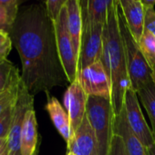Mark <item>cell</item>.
<instances>
[{
    "label": "cell",
    "instance_id": "obj_1",
    "mask_svg": "<svg viewBox=\"0 0 155 155\" xmlns=\"http://www.w3.org/2000/svg\"><path fill=\"white\" fill-rule=\"evenodd\" d=\"M9 37L21 60L22 82L31 95L49 94L53 88L69 84L58 54L55 25L44 3L19 10Z\"/></svg>",
    "mask_w": 155,
    "mask_h": 155
},
{
    "label": "cell",
    "instance_id": "obj_2",
    "mask_svg": "<svg viewBox=\"0 0 155 155\" xmlns=\"http://www.w3.org/2000/svg\"><path fill=\"white\" fill-rule=\"evenodd\" d=\"M118 5V0H113L108 11L107 22L103 28L100 58L111 81V104L115 116L123 108L126 91L132 88L119 25Z\"/></svg>",
    "mask_w": 155,
    "mask_h": 155
},
{
    "label": "cell",
    "instance_id": "obj_3",
    "mask_svg": "<svg viewBox=\"0 0 155 155\" xmlns=\"http://www.w3.org/2000/svg\"><path fill=\"white\" fill-rule=\"evenodd\" d=\"M118 17L131 87L133 91L138 93L141 89L153 83V69L143 57L137 42L132 35L120 5H118Z\"/></svg>",
    "mask_w": 155,
    "mask_h": 155
},
{
    "label": "cell",
    "instance_id": "obj_4",
    "mask_svg": "<svg viewBox=\"0 0 155 155\" xmlns=\"http://www.w3.org/2000/svg\"><path fill=\"white\" fill-rule=\"evenodd\" d=\"M87 116L92 126L98 144V155H109L113 134L114 113L111 101L88 96Z\"/></svg>",
    "mask_w": 155,
    "mask_h": 155
},
{
    "label": "cell",
    "instance_id": "obj_5",
    "mask_svg": "<svg viewBox=\"0 0 155 155\" xmlns=\"http://www.w3.org/2000/svg\"><path fill=\"white\" fill-rule=\"evenodd\" d=\"M54 25L59 58L64 68V71L66 73V75L69 81V84H71L77 79L79 64L69 33L68 10L66 5L61 10L59 17L54 23Z\"/></svg>",
    "mask_w": 155,
    "mask_h": 155
},
{
    "label": "cell",
    "instance_id": "obj_6",
    "mask_svg": "<svg viewBox=\"0 0 155 155\" xmlns=\"http://www.w3.org/2000/svg\"><path fill=\"white\" fill-rule=\"evenodd\" d=\"M34 107V96L29 94L24 83L20 82L17 98L15 104L14 115L6 138L7 155L21 154V133L26 112Z\"/></svg>",
    "mask_w": 155,
    "mask_h": 155
},
{
    "label": "cell",
    "instance_id": "obj_7",
    "mask_svg": "<svg viewBox=\"0 0 155 155\" xmlns=\"http://www.w3.org/2000/svg\"><path fill=\"white\" fill-rule=\"evenodd\" d=\"M82 17L83 31L79 58V71L100 60L102 54L103 28L105 25L90 22L83 13Z\"/></svg>",
    "mask_w": 155,
    "mask_h": 155
},
{
    "label": "cell",
    "instance_id": "obj_8",
    "mask_svg": "<svg viewBox=\"0 0 155 155\" xmlns=\"http://www.w3.org/2000/svg\"><path fill=\"white\" fill-rule=\"evenodd\" d=\"M77 79L88 96L101 97L111 101V81L101 60L79 70Z\"/></svg>",
    "mask_w": 155,
    "mask_h": 155
},
{
    "label": "cell",
    "instance_id": "obj_9",
    "mask_svg": "<svg viewBox=\"0 0 155 155\" xmlns=\"http://www.w3.org/2000/svg\"><path fill=\"white\" fill-rule=\"evenodd\" d=\"M123 107L129 125L133 134L146 148L152 146L155 143L154 135L144 119L140 107L138 94L132 88L128 89L125 93Z\"/></svg>",
    "mask_w": 155,
    "mask_h": 155
},
{
    "label": "cell",
    "instance_id": "obj_10",
    "mask_svg": "<svg viewBox=\"0 0 155 155\" xmlns=\"http://www.w3.org/2000/svg\"><path fill=\"white\" fill-rule=\"evenodd\" d=\"M87 101L88 95L82 89L78 79L69 84L64 94L63 102L69 117L72 135L78 130L86 115Z\"/></svg>",
    "mask_w": 155,
    "mask_h": 155
},
{
    "label": "cell",
    "instance_id": "obj_11",
    "mask_svg": "<svg viewBox=\"0 0 155 155\" xmlns=\"http://www.w3.org/2000/svg\"><path fill=\"white\" fill-rule=\"evenodd\" d=\"M67 147L69 152L75 155H98L97 140L87 114Z\"/></svg>",
    "mask_w": 155,
    "mask_h": 155
},
{
    "label": "cell",
    "instance_id": "obj_12",
    "mask_svg": "<svg viewBox=\"0 0 155 155\" xmlns=\"http://www.w3.org/2000/svg\"><path fill=\"white\" fill-rule=\"evenodd\" d=\"M126 25L137 44L144 31L145 10L141 0H118Z\"/></svg>",
    "mask_w": 155,
    "mask_h": 155
},
{
    "label": "cell",
    "instance_id": "obj_13",
    "mask_svg": "<svg viewBox=\"0 0 155 155\" xmlns=\"http://www.w3.org/2000/svg\"><path fill=\"white\" fill-rule=\"evenodd\" d=\"M113 134L122 137L128 155H147V148L136 137L129 125L124 107L114 118Z\"/></svg>",
    "mask_w": 155,
    "mask_h": 155
},
{
    "label": "cell",
    "instance_id": "obj_14",
    "mask_svg": "<svg viewBox=\"0 0 155 155\" xmlns=\"http://www.w3.org/2000/svg\"><path fill=\"white\" fill-rule=\"evenodd\" d=\"M68 10V28L70 35V39L75 50V54L78 59L79 58L81 36L83 31V17L82 10L79 0H68L67 1Z\"/></svg>",
    "mask_w": 155,
    "mask_h": 155
},
{
    "label": "cell",
    "instance_id": "obj_15",
    "mask_svg": "<svg viewBox=\"0 0 155 155\" xmlns=\"http://www.w3.org/2000/svg\"><path fill=\"white\" fill-rule=\"evenodd\" d=\"M38 152L37 122L34 107L29 109L23 122L21 133V154L34 155Z\"/></svg>",
    "mask_w": 155,
    "mask_h": 155
},
{
    "label": "cell",
    "instance_id": "obj_16",
    "mask_svg": "<svg viewBox=\"0 0 155 155\" xmlns=\"http://www.w3.org/2000/svg\"><path fill=\"white\" fill-rule=\"evenodd\" d=\"M47 95L48 102L45 109L48 113L54 126L68 144L72 137L69 114L56 97L49 96L48 94Z\"/></svg>",
    "mask_w": 155,
    "mask_h": 155
},
{
    "label": "cell",
    "instance_id": "obj_17",
    "mask_svg": "<svg viewBox=\"0 0 155 155\" xmlns=\"http://www.w3.org/2000/svg\"><path fill=\"white\" fill-rule=\"evenodd\" d=\"M112 3L113 0H88L80 1V5L83 15L90 22L105 25Z\"/></svg>",
    "mask_w": 155,
    "mask_h": 155
},
{
    "label": "cell",
    "instance_id": "obj_18",
    "mask_svg": "<svg viewBox=\"0 0 155 155\" xmlns=\"http://www.w3.org/2000/svg\"><path fill=\"white\" fill-rule=\"evenodd\" d=\"M138 97L147 111L151 124L152 131L155 138V84L154 82L141 89L138 93Z\"/></svg>",
    "mask_w": 155,
    "mask_h": 155
},
{
    "label": "cell",
    "instance_id": "obj_19",
    "mask_svg": "<svg viewBox=\"0 0 155 155\" xmlns=\"http://www.w3.org/2000/svg\"><path fill=\"white\" fill-rule=\"evenodd\" d=\"M139 48L153 69L155 70V35L148 30L143 31V34L140 39V42L138 43Z\"/></svg>",
    "mask_w": 155,
    "mask_h": 155
},
{
    "label": "cell",
    "instance_id": "obj_20",
    "mask_svg": "<svg viewBox=\"0 0 155 155\" xmlns=\"http://www.w3.org/2000/svg\"><path fill=\"white\" fill-rule=\"evenodd\" d=\"M16 104V103H15ZM15 104L10 106L1 116H0V139H6L11 127Z\"/></svg>",
    "mask_w": 155,
    "mask_h": 155
},
{
    "label": "cell",
    "instance_id": "obj_21",
    "mask_svg": "<svg viewBox=\"0 0 155 155\" xmlns=\"http://www.w3.org/2000/svg\"><path fill=\"white\" fill-rule=\"evenodd\" d=\"M67 1L68 0H48L44 2L48 15L53 23H55L59 17L60 12L65 6Z\"/></svg>",
    "mask_w": 155,
    "mask_h": 155
},
{
    "label": "cell",
    "instance_id": "obj_22",
    "mask_svg": "<svg viewBox=\"0 0 155 155\" xmlns=\"http://www.w3.org/2000/svg\"><path fill=\"white\" fill-rule=\"evenodd\" d=\"M14 66L15 65L7 59L0 60V93L6 88Z\"/></svg>",
    "mask_w": 155,
    "mask_h": 155
},
{
    "label": "cell",
    "instance_id": "obj_23",
    "mask_svg": "<svg viewBox=\"0 0 155 155\" xmlns=\"http://www.w3.org/2000/svg\"><path fill=\"white\" fill-rule=\"evenodd\" d=\"M21 1L18 0H0V5L5 9L11 21L15 24V21L19 13V5Z\"/></svg>",
    "mask_w": 155,
    "mask_h": 155
},
{
    "label": "cell",
    "instance_id": "obj_24",
    "mask_svg": "<svg viewBox=\"0 0 155 155\" xmlns=\"http://www.w3.org/2000/svg\"><path fill=\"white\" fill-rule=\"evenodd\" d=\"M109 155H128L123 140L118 135H114L111 144V150Z\"/></svg>",
    "mask_w": 155,
    "mask_h": 155
},
{
    "label": "cell",
    "instance_id": "obj_25",
    "mask_svg": "<svg viewBox=\"0 0 155 155\" xmlns=\"http://www.w3.org/2000/svg\"><path fill=\"white\" fill-rule=\"evenodd\" d=\"M13 25L14 23L11 21L5 9L0 5V32L9 35Z\"/></svg>",
    "mask_w": 155,
    "mask_h": 155
},
{
    "label": "cell",
    "instance_id": "obj_26",
    "mask_svg": "<svg viewBox=\"0 0 155 155\" xmlns=\"http://www.w3.org/2000/svg\"><path fill=\"white\" fill-rule=\"evenodd\" d=\"M144 29L150 31L155 35V10L150 8L145 10L144 15Z\"/></svg>",
    "mask_w": 155,
    "mask_h": 155
},
{
    "label": "cell",
    "instance_id": "obj_27",
    "mask_svg": "<svg viewBox=\"0 0 155 155\" xmlns=\"http://www.w3.org/2000/svg\"><path fill=\"white\" fill-rule=\"evenodd\" d=\"M12 49V42L10 37L0 41V60L6 59Z\"/></svg>",
    "mask_w": 155,
    "mask_h": 155
},
{
    "label": "cell",
    "instance_id": "obj_28",
    "mask_svg": "<svg viewBox=\"0 0 155 155\" xmlns=\"http://www.w3.org/2000/svg\"><path fill=\"white\" fill-rule=\"evenodd\" d=\"M144 10L146 9H150V8H154L155 5V0H141Z\"/></svg>",
    "mask_w": 155,
    "mask_h": 155
},
{
    "label": "cell",
    "instance_id": "obj_29",
    "mask_svg": "<svg viewBox=\"0 0 155 155\" xmlns=\"http://www.w3.org/2000/svg\"><path fill=\"white\" fill-rule=\"evenodd\" d=\"M147 155H155V143L147 148Z\"/></svg>",
    "mask_w": 155,
    "mask_h": 155
},
{
    "label": "cell",
    "instance_id": "obj_30",
    "mask_svg": "<svg viewBox=\"0 0 155 155\" xmlns=\"http://www.w3.org/2000/svg\"><path fill=\"white\" fill-rule=\"evenodd\" d=\"M0 155H7V150H6V146H5V148L4 149V151L0 153Z\"/></svg>",
    "mask_w": 155,
    "mask_h": 155
},
{
    "label": "cell",
    "instance_id": "obj_31",
    "mask_svg": "<svg viewBox=\"0 0 155 155\" xmlns=\"http://www.w3.org/2000/svg\"><path fill=\"white\" fill-rule=\"evenodd\" d=\"M153 82H154V84H155V70L153 71Z\"/></svg>",
    "mask_w": 155,
    "mask_h": 155
},
{
    "label": "cell",
    "instance_id": "obj_32",
    "mask_svg": "<svg viewBox=\"0 0 155 155\" xmlns=\"http://www.w3.org/2000/svg\"><path fill=\"white\" fill-rule=\"evenodd\" d=\"M67 155H75L74 153H70V152H69L68 153H67Z\"/></svg>",
    "mask_w": 155,
    "mask_h": 155
},
{
    "label": "cell",
    "instance_id": "obj_33",
    "mask_svg": "<svg viewBox=\"0 0 155 155\" xmlns=\"http://www.w3.org/2000/svg\"><path fill=\"white\" fill-rule=\"evenodd\" d=\"M34 155H37V153H35Z\"/></svg>",
    "mask_w": 155,
    "mask_h": 155
}]
</instances>
